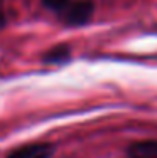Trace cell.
I'll list each match as a JSON object with an SVG mask.
<instances>
[{"label": "cell", "mask_w": 157, "mask_h": 158, "mask_svg": "<svg viewBox=\"0 0 157 158\" xmlns=\"http://www.w3.org/2000/svg\"><path fill=\"white\" fill-rule=\"evenodd\" d=\"M93 12H95L93 0H76V2H71L61 12V19L66 25L78 27V25L86 24L93 17Z\"/></svg>", "instance_id": "1"}, {"label": "cell", "mask_w": 157, "mask_h": 158, "mask_svg": "<svg viewBox=\"0 0 157 158\" xmlns=\"http://www.w3.org/2000/svg\"><path fill=\"white\" fill-rule=\"evenodd\" d=\"M54 153V146L51 143H32L14 150L7 158H49Z\"/></svg>", "instance_id": "2"}, {"label": "cell", "mask_w": 157, "mask_h": 158, "mask_svg": "<svg viewBox=\"0 0 157 158\" xmlns=\"http://www.w3.org/2000/svg\"><path fill=\"white\" fill-rule=\"evenodd\" d=\"M0 2H2V0H0Z\"/></svg>", "instance_id": "7"}, {"label": "cell", "mask_w": 157, "mask_h": 158, "mask_svg": "<svg viewBox=\"0 0 157 158\" xmlns=\"http://www.w3.org/2000/svg\"><path fill=\"white\" fill-rule=\"evenodd\" d=\"M42 3L49 10H52V12H59V14H61L63 10H64L66 7L71 3V0H42Z\"/></svg>", "instance_id": "5"}, {"label": "cell", "mask_w": 157, "mask_h": 158, "mask_svg": "<svg viewBox=\"0 0 157 158\" xmlns=\"http://www.w3.org/2000/svg\"><path fill=\"white\" fill-rule=\"evenodd\" d=\"M3 25H5V15H3V10L0 9V29H2Z\"/></svg>", "instance_id": "6"}, {"label": "cell", "mask_w": 157, "mask_h": 158, "mask_svg": "<svg viewBox=\"0 0 157 158\" xmlns=\"http://www.w3.org/2000/svg\"><path fill=\"white\" fill-rule=\"evenodd\" d=\"M130 158H157V140H142L129 146Z\"/></svg>", "instance_id": "3"}, {"label": "cell", "mask_w": 157, "mask_h": 158, "mask_svg": "<svg viewBox=\"0 0 157 158\" xmlns=\"http://www.w3.org/2000/svg\"><path fill=\"white\" fill-rule=\"evenodd\" d=\"M71 56V51L66 44H59V46L52 47L47 51V54L44 56V61L46 62H51V64H61V62H66Z\"/></svg>", "instance_id": "4"}]
</instances>
